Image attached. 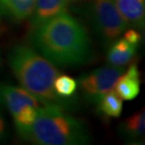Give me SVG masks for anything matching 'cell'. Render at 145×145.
I'll list each match as a JSON object with an SVG mask.
<instances>
[{
	"label": "cell",
	"mask_w": 145,
	"mask_h": 145,
	"mask_svg": "<svg viewBox=\"0 0 145 145\" xmlns=\"http://www.w3.org/2000/svg\"><path fill=\"white\" fill-rule=\"evenodd\" d=\"M36 0H0V10L14 21L28 19L33 12Z\"/></svg>",
	"instance_id": "11"
},
{
	"label": "cell",
	"mask_w": 145,
	"mask_h": 145,
	"mask_svg": "<svg viewBox=\"0 0 145 145\" xmlns=\"http://www.w3.org/2000/svg\"><path fill=\"white\" fill-rule=\"evenodd\" d=\"M0 62H1V53H0Z\"/></svg>",
	"instance_id": "19"
},
{
	"label": "cell",
	"mask_w": 145,
	"mask_h": 145,
	"mask_svg": "<svg viewBox=\"0 0 145 145\" xmlns=\"http://www.w3.org/2000/svg\"><path fill=\"white\" fill-rule=\"evenodd\" d=\"M138 50V45L132 44L123 38L118 39L110 45L106 60L113 66H125L131 61Z\"/></svg>",
	"instance_id": "10"
},
{
	"label": "cell",
	"mask_w": 145,
	"mask_h": 145,
	"mask_svg": "<svg viewBox=\"0 0 145 145\" xmlns=\"http://www.w3.org/2000/svg\"><path fill=\"white\" fill-rule=\"evenodd\" d=\"M30 42L56 66L74 67L89 63L93 57L91 40L85 27L68 12L33 28Z\"/></svg>",
	"instance_id": "1"
},
{
	"label": "cell",
	"mask_w": 145,
	"mask_h": 145,
	"mask_svg": "<svg viewBox=\"0 0 145 145\" xmlns=\"http://www.w3.org/2000/svg\"><path fill=\"white\" fill-rule=\"evenodd\" d=\"M89 6L94 29L105 42L116 40L129 27L112 0H91Z\"/></svg>",
	"instance_id": "4"
},
{
	"label": "cell",
	"mask_w": 145,
	"mask_h": 145,
	"mask_svg": "<svg viewBox=\"0 0 145 145\" xmlns=\"http://www.w3.org/2000/svg\"><path fill=\"white\" fill-rule=\"evenodd\" d=\"M97 110L108 118H119L123 111V99L115 91L106 93L96 103Z\"/></svg>",
	"instance_id": "13"
},
{
	"label": "cell",
	"mask_w": 145,
	"mask_h": 145,
	"mask_svg": "<svg viewBox=\"0 0 145 145\" xmlns=\"http://www.w3.org/2000/svg\"><path fill=\"white\" fill-rule=\"evenodd\" d=\"M76 89L77 82L72 76L66 74H59L55 79L54 89L56 93L63 100L69 101V99L74 95Z\"/></svg>",
	"instance_id": "14"
},
{
	"label": "cell",
	"mask_w": 145,
	"mask_h": 145,
	"mask_svg": "<svg viewBox=\"0 0 145 145\" xmlns=\"http://www.w3.org/2000/svg\"><path fill=\"white\" fill-rule=\"evenodd\" d=\"M125 69L123 66H103L79 77L80 89L89 102L96 104L100 98L114 89L119 77Z\"/></svg>",
	"instance_id": "5"
},
{
	"label": "cell",
	"mask_w": 145,
	"mask_h": 145,
	"mask_svg": "<svg viewBox=\"0 0 145 145\" xmlns=\"http://www.w3.org/2000/svg\"><path fill=\"white\" fill-rule=\"evenodd\" d=\"M115 92L123 100H133L140 91V72L136 63H132L119 77Z\"/></svg>",
	"instance_id": "8"
},
{
	"label": "cell",
	"mask_w": 145,
	"mask_h": 145,
	"mask_svg": "<svg viewBox=\"0 0 145 145\" xmlns=\"http://www.w3.org/2000/svg\"><path fill=\"white\" fill-rule=\"evenodd\" d=\"M89 140L85 123L56 105L40 106L28 138L40 145H83Z\"/></svg>",
	"instance_id": "3"
},
{
	"label": "cell",
	"mask_w": 145,
	"mask_h": 145,
	"mask_svg": "<svg viewBox=\"0 0 145 145\" xmlns=\"http://www.w3.org/2000/svg\"><path fill=\"white\" fill-rule=\"evenodd\" d=\"M0 100H2L12 117L28 106H40V102L30 92L22 87L1 84Z\"/></svg>",
	"instance_id": "6"
},
{
	"label": "cell",
	"mask_w": 145,
	"mask_h": 145,
	"mask_svg": "<svg viewBox=\"0 0 145 145\" xmlns=\"http://www.w3.org/2000/svg\"><path fill=\"white\" fill-rule=\"evenodd\" d=\"M76 1H80V0H68L69 3H71V2H76Z\"/></svg>",
	"instance_id": "17"
},
{
	"label": "cell",
	"mask_w": 145,
	"mask_h": 145,
	"mask_svg": "<svg viewBox=\"0 0 145 145\" xmlns=\"http://www.w3.org/2000/svg\"><path fill=\"white\" fill-rule=\"evenodd\" d=\"M8 62L22 88L30 92L40 104L56 105L63 108L70 105L54 89L55 79L59 74L56 65L37 50L27 45L14 46L8 54Z\"/></svg>",
	"instance_id": "2"
},
{
	"label": "cell",
	"mask_w": 145,
	"mask_h": 145,
	"mask_svg": "<svg viewBox=\"0 0 145 145\" xmlns=\"http://www.w3.org/2000/svg\"><path fill=\"white\" fill-rule=\"evenodd\" d=\"M123 39L135 45H140L141 42V34L135 28H128L123 32Z\"/></svg>",
	"instance_id": "15"
},
{
	"label": "cell",
	"mask_w": 145,
	"mask_h": 145,
	"mask_svg": "<svg viewBox=\"0 0 145 145\" xmlns=\"http://www.w3.org/2000/svg\"><path fill=\"white\" fill-rule=\"evenodd\" d=\"M8 136L7 131V123L5 121V118L0 111V143L6 140Z\"/></svg>",
	"instance_id": "16"
},
{
	"label": "cell",
	"mask_w": 145,
	"mask_h": 145,
	"mask_svg": "<svg viewBox=\"0 0 145 145\" xmlns=\"http://www.w3.org/2000/svg\"><path fill=\"white\" fill-rule=\"evenodd\" d=\"M126 23L134 27H143L145 17L144 0H112Z\"/></svg>",
	"instance_id": "9"
},
{
	"label": "cell",
	"mask_w": 145,
	"mask_h": 145,
	"mask_svg": "<svg viewBox=\"0 0 145 145\" xmlns=\"http://www.w3.org/2000/svg\"><path fill=\"white\" fill-rule=\"evenodd\" d=\"M68 4V0H36L29 17L31 27L35 28L59 14L67 12Z\"/></svg>",
	"instance_id": "7"
},
{
	"label": "cell",
	"mask_w": 145,
	"mask_h": 145,
	"mask_svg": "<svg viewBox=\"0 0 145 145\" xmlns=\"http://www.w3.org/2000/svg\"><path fill=\"white\" fill-rule=\"evenodd\" d=\"M120 134L127 140H136L144 135L145 112L144 109L138 110L126 118L119 126Z\"/></svg>",
	"instance_id": "12"
},
{
	"label": "cell",
	"mask_w": 145,
	"mask_h": 145,
	"mask_svg": "<svg viewBox=\"0 0 145 145\" xmlns=\"http://www.w3.org/2000/svg\"><path fill=\"white\" fill-rule=\"evenodd\" d=\"M1 16H2V12H1V10H0V19H1Z\"/></svg>",
	"instance_id": "18"
}]
</instances>
